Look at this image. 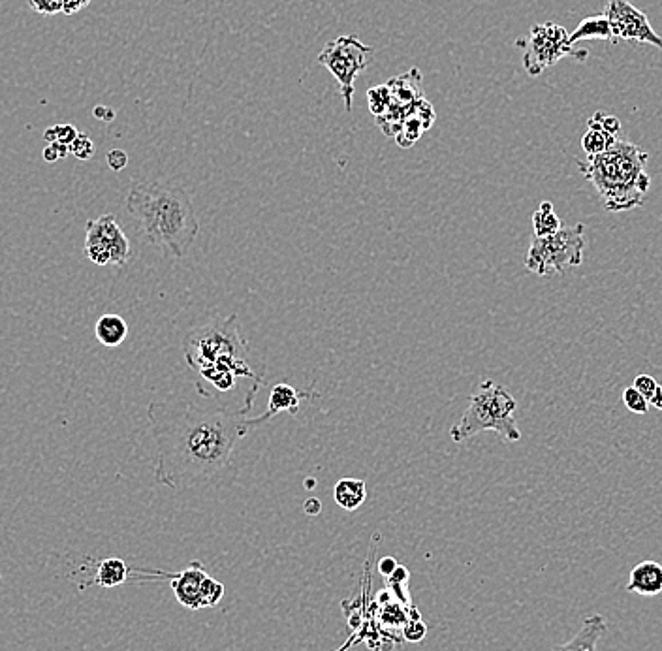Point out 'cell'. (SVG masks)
Here are the masks:
<instances>
[{
    "label": "cell",
    "instance_id": "obj_36",
    "mask_svg": "<svg viewBox=\"0 0 662 651\" xmlns=\"http://www.w3.org/2000/svg\"><path fill=\"white\" fill-rule=\"evenodd\" d=\"M305 486H307V488H315L316 480H307V482H305Z\"/></svg>",
    "mask_w": 662,
    "mask_h": 651
},
{
    "label": "cell",
    "instance_id": "obj_6",
    "mask_svg": "<svg viewBox=\"0 0 662 651\" xmlns=\"http://www.w3.org/2000/svg\"><path fill=\"white\" fill-rule=\"evenodd\" d=\"M585 253V226H563L557 234L533 238L525 255V268L538 277L565 275L582 266Z\"/></svg>",
    "mask_w": 662,
    "mask_h": 651
},
{
    "label": "cell",
    "instance_id": "obj_21",
    "mask_svg": "<svg viewBox=\"0 0 662 651\" xmlns=\"http://www.w3.org/2000/svg\"><path fill=\"white\" fill-rule=\"evenodd\" d=\"M367 98H369V110L375 113L377 117H382L384 113L390 110L392 98H390V91L386 85L377 87V89H369L367 91Z\"/></svg>",
    "mask_w": 662,
    "mask_h": 651
},
{
    "label": "cell",
    "instance_id": "obj_16",
    "mask_svg": "<svg viewBox=\"0 0 662 651\" xmlns=\"http://www.w3.org/2000/svg\"><path fill=\"white\" fill-rule=\"evenodd\" d=\"M333 499L343 510L354 512L367 499V484L360 478H341L333 488Z\"/></svg>",
    "mask_w": 662,
    "mask_h": 651
},
{
    "label": "cell",
    "instance_id": "obj_34",
    "mask_svg": "<svg viewBox=\"0 0 662 651\" xmlns=\"http://www.w3.org/2000/svg\"><path fill=\"white\" fill-rule=\"evenodd\" d=\"M93 113H95L96 119H100V121H106V123H110V121L115 119V112H113L111 108H106V106H96L95 110H93Z\"/></svg>",
    "mask_w": 662,
    "mask_h": 651
},
{
    "label": "cell",
    "instance_id": "obj_9",
    "mask_svg": "<svg viewBox=\"0 0 662 651\" xmlns=\"http://www.w3.org/2000/svg\"><path fill=\"white\" fill-rule=\"evenodd\" d=\"M85 256L96 266H127L132 249L115 215H102L87 223Z\"/></svg>",
    "mask_w": 662,
    "mask_h": 651
},
{
    "label": "cell",
    "instance_id": "obj_14",
    "mask_svg": "<svg viewBox=\"0 0 662 651\" xmlns=\"http://www.w3.org/2000/svg\"><path fill=\"white\" fill-rule=\"evenodd\" d=\"M627 591L642 597H657L662 593V565L657 561H642L632 567Z\"/></svg>",
    "mask_w": 662,
    "mask_h": 651
},
{
    "label": "cell",
    "instance_id": "obj_17",
    "mask_svg": "<svg viewBox=\"0 0 662 651\" xmlns=\"http://www.w3.org/2000/svg\"><path fill=\"white\" fill-rule=\"evenodd\" d=\"M96 339L104 347H119L128 335L127 320L119 315H104L98 318L95 326Z\"/></svg>",
    "mask_w": 662,
    "mask_h": 651
},
{
    "label": "cell",
    "instance_id": "obj_4",
    "mask_svg": "<svg viewBox=\"0 0 662 651\" xmlns=\"http://www.w3.org/2000/svg\"><path fill=\"white\" fill-rule=\"evenodd\" d=\"M647 153L634 143L617 138L604 153L578 160V170L599 192L606 211H629L644 206L651 187Z\"/></svg>",
    "mask_w": 662,
    "mask_h": 651
},
{
    "label": "cell",
    "instance_id": "obj_31",
    "mask_svg": "<svg viewBox=\"0 0 662 651\" xmlns=\"http://www.w3.org/2000/svg\"><path fill=\"white\" fill-rule=\"evenodd\" d=\"M91 2H93V0H66L63 14L64 16H74V14H78L81 10H85Z\"/></svg>",
    "mask_w": 662,
    "mask_h": 651
},
{
    "label": "cell",
    "instance_id": "obj_13",
    "mask_svg": "<svg viewBox=\"0 0 662 651\" xmlns=\"http://www.w3.org/2000/svg\"><path fill=\"white\" fill-rule=\"evenodd\" d=\"M207 572L200 563H192L189 569L177 574L172 580L175 599L189 610H202V586Z\"/></svg>",
    "mask_w": 662,
    "mask_h": 651
},
{
    "label": "cell",
    "instance_id": "obj_10",
    "mask_svg": "<svg viewBox=\"0 0 662 651\" xmlns=\"http://www.w3.org/2000/svg\"><path fill=\"white\" fill-rule=\"evenodd\" d=\"M604 14L610 21V42H640L662 49V36L653 31L646 14L629 0H610Z\"/></svg>",
    "mask_w": 662,
    "mask_h": 651
},
{
    "label": "cell",
    "instance_id": "obj_12",
    "mask_svg": "<svg viewBox=\"0 0 662 651\" xmlns=\"http://www.w3.org/2000/svg\"><path fill=\"white\" fill-rule=\"evenodd\" d=\"M621 121L612 115L597 112L587 121V132L582 138V149L587 157L604 153L619 138Z\"/></svg>",
    "mask_w": 662,
    "mask_h": 651
},
{
    "label": "cell",
    "instance_id": "obj_2",
    "mask_svg": "<svg viewBox=\"0 0 662 651\" xmlns=\"http://www.w3.org/2000/svg\"><path fill=\"white\" fill-rule=\"evenodd\" d=\"M127 209L151 245L175 258L189 255L200 234L189 191L170 183H142L128 192Z\"/></svg>",
    "mask_w": 662,
    "mask_h": 651
},
{
    "label": "cell",
    "instance_id": "obj_8",
    "mask_svg": "<svg viewBox=\"0 0 662 651\" xmlns=\"http://www.w3.org/2000/svg\"><path fill=\"white\" fill-rule=\"evenodd\" d=\"M371 48L365 46L358 36H341L320 51L318 63L330 70L339 83V91L345 100L347 112L352 110V98L356 89V78L367 68V57Z\"/></svg>",
    "mask_w": 662,
    "mask_h": 651
},
{
    "label": "cell",
    "instance_id": "obj_3",
    "mask_svg": "<svg viewBox=\"0 0 662 651\" xmlns=\"http://www.w3.org/2000/svg\"><path fill=\"white\" fill-rule=\"evenodd\" d=\"M185 358L205 384L228 392L236 386L237 377L264 384L249 364V347L239 335L237 315L211 322L194 330L185 341Z\"/></svg>",
    "mask_w": 662,
    "mask_h": 651
},
{
    "label": "cell",
    "instance_id": "obj_23",
    "mask_svg": "<svg viewBox=\"0 0 662 651\" xmlns=\"http://www.w3.org/2000/svg\"><path fill=\"white\" fill-rule=\"evenodd\" d=\"M623 403L625 407L631 411L632 414H638V416H646L649 413V399L642 396L634 386H629L625 388L623 392Z\"/></svg>",
    "mask_w": 662,
    "mask_h": 651
},
{
    "label": "cell",
    "instance_id": "obj_24",
    "mask_svg": "<svg viewBox=\"0 0 662 651\" xmlns=\"http://www.w3.org/2000/svg\"><path fill=\"white\" fill-rule=\"evenodd\" d=\"M78 130L72 125H55V127L48 128L44 134V140L48 143H64V145H72L74 140L78 138Z\"/></svg>",
    "mask_w": 662,
    "mask_h": 651
},
{
    "label": "cell",
    "instance_id": "obj_30",
    "mask_svg": "<svg viewBox=\"0 0 662 651\" xmlns=\"http://www.w3.org/2000/svg\"><path fill=\"white\" fill-rule=\"evenodd\" d=\"M427 635V627L424 621H418V623H409L405 627V638L409 642H422Z\"/></svg>",
    "mask_w": 662,
    "mask_h": 651
},
{
    "label": "cell",
    "instance_id": "obj_32",
    "mask_svg": "<svg viewBox=\"0 0 662 651\" xmlns=\"http://www.w3.org/2000/svg\"><path fill=\"white\" fill-rule=\"evenodd\" d=\"M397 569H399V565H397V561H395L394 557H384V559H380L379 571L382 576H388V578H390Z\"/></svg>",
    "mask_w": 662,
    "mask_h": 651
},
{
    "label": "cell",
    "instance_id": "obj_25",
    "mask_svg": "<svg viewBox=\"0 0 662 651\" xmlns=\"http://www.w3.org/2000/svg\"><path fill=\"white\" fill-rule=\"evenodd\" d=\"M95 153V142L87 134L79 132L78 138L70 145V155H74L78 160H89L95 157Z\"/></svg>",
    "mask_w": 662,
    "mask_h": 651
},
{
    "label": "cell",
    "instance_id": "obj_20",
    "mask_svg": "<svg viewBox=\"0 0 662 651\" xmlns=\"http://www.w3.org/2000/svg\"><path fill=\"white\" fill-rule=\"evenodd\" d=\"M561 219L557 217V213L553 211L552 202H540V206L533 213V230H535L536 238H546V236H553L561 230Z\"/></svg>",
    "mask_w": 662,
    "mask_h": 651
},
{
    "label": "cell",
    "instance_id": "obj_35",
    "mask_svg": "<svg viewBox=\"0 0 662 651\" xmlns=\"http://www.w3.org/2000/svg\"><path fill=\"white\" fill-rule=\"evenodd\" d=\"M649 405H653L655 409H659V411H662V386L659 384V388H657V392L653 394V397L649 399Z\"/></svg>",
    "mask_w": 662,
    "mask_h": 651
},
{
    "label": "cell",
    "instance_id": "obj_5",
    "mask_svg": "<svg viewBox=\"0 0 662 651\" xmlns=\"http://www.w3.org/2000/svg\"><path fill=\"white\" fill-rule=\"evenodd\" d=\"M518 401L505 386L493 381H484L478 392L471 396L465 413L456 426L450 429L454 443H465L474 435L484 431H495L506 443H520L521 431L516 422Z\"/></svg>",
    "mask_w": 662,
    "mask_h": 651
},
{
    "label": "cell",
    "instance_id": "obj_28",
    "mask_svg": "<svg viewBox=\"0 0 662 651\" xmlns=\"http://www.w3.org/2000/svg\"><path fill=\"white\" fill-rule=\"evenodd\" d=\"M42 155L46 162H57V160L66 159V155H70V147L59 142L48 143Z\"/></svg>",
    "mask_w": 662,
    "mask_h": 651
},
{
    "label": "cell",
    "instance_id": "obj_27",
    "mask_svg": "<svg viewBox=\"0 0 662 651\" xmlns=\"http://www.w3.org/2000/svg\"><path fill=\"white\" fill-rule=\"evenodd\" d=\"M632 386L646 399H651L653 394L657 392V388H659V382L655 381L651 375H638L632 382Z\"/></svg>",
    "mask_w": 662,
    "mask_h": 651
},
{
    "label": "cell",
    "instance_id": "obj_26",
    "mask_svg": "<svg viewBox=\"0 0 662 651\" xmlns=\"http://www.w3.org/2000/svg\"><path fill=\"white\" fill-rule=\"evenodd\" d=\"M64 4H66V0H29V6L32 10L42 14V16L61 14L64 10Z\"/></svg>",
    "mask_w": 662,
    "mask_h": 651
},
{
    "label": "cell",
    "instance_id": "obj_33",
    "mask_svg": "<svg viewBox=\"0 0 662 651\" xmlns=\"http://www.w3.org/2000/svg\"><path fill=\"white\" fill-rule=\"evenodd\" d=\"M303 510H305L307 516H318L320 510H322V503H320V499L311 497V499H307V501L303 503Z\"/></svg>",
    "mask_w": 662,
    "mask_h": 651
},
{
    "label": "cell",
    "instance_id": "obj_29",
    "mask_svg": "<svg viewBox=\"0 0 662 651\" xmlns=\"http://www.w3.org/2000/svg\"><path fill=\"white\" fill-rule=\"evenodd\" d=\"M106 160H108V166L113 172H121L128 166V155L123 149H111Z\"/></svg>",
    "mask_w": 662,
    "mask_h": 651
},
{
    "label": "cell",
    "instance_id": "obj_11",
    "mask_svg": "<svg viewBox=\"0 0 662 651\" xmlns=\"http://www.w3.org/2000/svg\"><path fill=\"white\" fill-rule=\"evenodd\" d=\"M311 397H318V392L313 390H296L290 384H277L271 388L269 394L268 411L260 416H245L243 418V428L251 431L253 428H258L262 424H268L269 420H273L277 414L288 413L290 416H296L300 413V405L303 399H311Z\"/></svg>",
    "mask_w": 662,
    "mask_h": 651
},
{
    "label": "cell",
    "instance_id": "obj_7",
    "mask_svg": "<svg viewBox=\"0 0 662 651\" xmlns=\"http://www.w3.org/2000/svg\"><path fill=\"white\" fill-rule=\"evenodd\" d=\"M518 46L523 48V68L533 78L565 57H576L584 61L589 55L585 49L574 48L567 29L555 23L535 25L525 38H521Z\"/></svg>",
    "mask_w": 662,
    "mask_h": 651
},
{
    "label": "cell",
    "instance_id": "obj_15",
    "mask_svg": "<svg viewBox=\"0 0 662 651\" xmlns=\"http://www.w3.org/2000/svg\"><path fill=\"white\" fill-rule=\"evenodd\" d=\"M606 620L600 614L585 618L580 631L567 644L555 646L552 651H597L600 638L606 633Z\"/></svg>",
    "mask_w": 662,
    "mask_h": 651
},
{
    "label": "cell",
    "instance_id": "obj_19",
    "mask_svg": "<svg viewBox=\"0 0 662 651\" xmlns=\"http://www.w3.org/2000/svg\"><path fill=\"white\" fill-rule=\"evenodd\" d=\"M610 40L612 38V31H610V21L608 16L602 12L599 16L585 17L584 21H580V25L576 27V31L570 34V42H582V40Z\"/></svg>",
    "mask_w": 662,
    "mask_h": 651
},
{
    "label": "cell",
    "instance_id": "obj_22",
    "mask_svg": "<svg viewBox=\"0 0 662 651\" xmlns=\"http://www.w3.org/2000/svg\"><path fill=\"white\" fill-rule=\"evenodd\" d=\"M224 597V586L221 582H217L215 578H211L209 574L205 576L204 586H202V608H213L221 603Z\"/></svg>",
    "mask_w": 662,
    "mask_h": 651
},
{
    "label": "cell",
    "instance_id": "obj_18",
    "mask_svg": "<svg viewBox=\"0 0 662 651\" xmlns=\"http://www.w3.org/2000/svg\"><path fill=\"white\" fill-rule=\"evenodd\" d=\"M128 578L127 563L117 557H108L98 563L96 569L95 584L100 588H117L125 584Z\"/></svg>",
    "mask_w": 662,
    "mask_h": 651
},
{
    "label": "cell",
    "instance_id": "obj_1",
    "mask_svg": "<svg viewBox=\"0 0 662 651\" xmlns=\"http://www.w3.org/2000/svg\"><path fill=\"white\" fill-rule=\"evenodd\" d=\"M157 443L158 484L183 490L219 477L230 467L237 443L249 433L245 411L200 407L189 401H153L147 407Z\"/></svg>",
    "mask_w": 662,
    "mask_h": 651
}]
</instances>
